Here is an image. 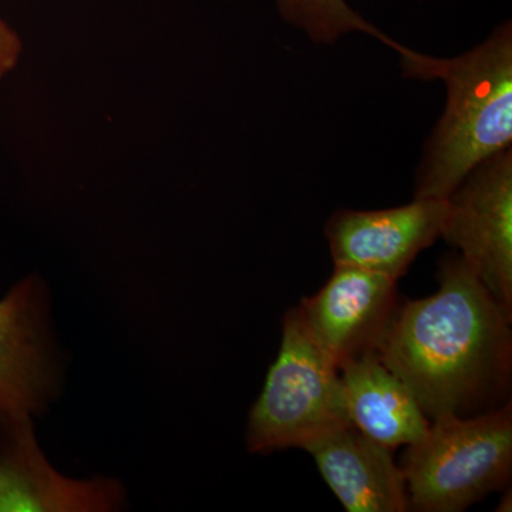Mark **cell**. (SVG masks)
<instances>
[{
    "instance_id": "8",
    "label": "cell",
    "mask_w": 512,
    "mask_h": 512,
    "mask_svg": "<svg viewBox=\"0 0 512 512\" xmlns=\"http://www.w3.org/2000/svg\"><path fill=\"white\" fill-rule=\"evenodd\" d=\"M57 384L59 369L46 325V292L32 276L0 299V421L45 412Z\"/></svg>"
},
{
    "instance_id": "9",
    "label": "cell",
    "mask_w": 512,
    "mask_h": 512,
    "mask_svg": "<svg viewBox=\"0 0 512 512\" xmlns=\"http://www.w3.org/2000/svg\"><path fill=\"white\" fill-rule=\"evenodd\" d=\"M124 491L114 480H70L43 456L32 417L0 421V512L113 511Z\"/></svg>"
},
{
    "instance_id": "7",
    "label": "cell",
    "mask_w": 512,
    "mask_h": 512,
    "mask_svg": "<svg viewBox=\"0 0 512 512\" xmlns=\"http://www.w3.org/2000/svg\"><path fill=\"white\" fill-rule=\"evenodd\" d=\"M447 200L414 198L387 210H340L325 225L333 264L399 281L421 251L443 235Z\"/></svg>"
},
{
    "instance_id": "3",
    "label": "cell",
    "mask_w": 512,
    "mask_h": 512,
    "mask_svg": "<svg viewBox=\"0 0 512 512\" xmlns=\"http://www.w3.org/2000/svg\"><path fill=\"white\" fill-rule=\"evenodd\" d=\"M402 473L410 510L461 512L503 490L512 471V406L480 416L446 414L407 446Z\"/></svg>"
},
{
    "instance_id": "6",
    "label": "cell",
    "mask_w": 512,
    "mask_h": 512,
    "mask_svg": "<svg viewBox=\"0 0 512 512\" xmlns=\"http://www.w3.org/2000/svg\"><path fill=\"white\" fill-rule=\"evenodd\" d=\"M397 306L393 279L335 265L329 281L296 309L312 338L340 369L359 357L377 355Z\"/></svg>"
},
{
    "instance_id": "2",
    "label": "cell",
    "mask_w": 512,
    "mask_h": 512,
    "mask_svg": "<svg viewBox=\"0 0 512 512\" xmlns=\"http://www.w3.org/2000/svg\"><path fill=\"white\" fill-rule=\"evenodd\" d=\"M404 76L446 83L447 104L427 143L414 198L447 200L473 168L512 143V28L453 59L400 47Z\"/></svg>"
},
{
    "instance_id": "5",
    "label": "cell",
    "mask_w": 512,
    "mask_h": 512,
    "mask_svg": "<svg viewBox=\"0 0 512 512\" xmlns=\"http://www.w3.org/2000/svg\"><path fill=\"white\" fill-rule=\"evenodd\" d=\"M443 235L512 316V151L494 154L451 192Z\"/></svg>"
},
{
    "instance_id": "1",
    "label": "cell",
    "mask_w": 512,
    "mask_h": 512,
    "mask_svg": "<svg viewBox=\"0 0 512 512\" xmlns=\"http://www.w3.org/2000/svg\"><path fill=\"white\" fill-rule=\"evenodd\" d=\"M439 291L397 306L377 356L427 419L466 416L511 382L512 316L460 255L440 265Z\"/></svg>"
},
{
    "instance_id": "10",
    "label": "cell",
    "mask_w": 512,
    "mask_h": 512,
    "mask_svg": "<svg viewBox=\"0 0 512 512\" xmlns=\"http://www.w3.org/2000/svg\"><path fill=\"white\" fill-rule=\"evenodd\" d=\"M305 451L346 511H410L406 481L392 450L353 424L330 431Z\"/></svg>"
},
{
    "instance_id": "13",
    "label": "cell",
    "mask_w": 512,
    "mask_h": 512,
    "mask_svg": "<svg viewBox=\"0 0 512 512\" xmlns=\"http://www.w3.org/2000/svg\"><path fill=\"white\" fill-rule=\"evenodd\" d=\"M22 53L23 43L18 32L0 16V80L18 67Z\"/></svg>"
},
{
    "instance_id": "4",
    "label": "cell",
    "mask_w": 512,
    "mask_h": 512,
    "mask_svg": "<svg viewBox=\"0 0 512 512\" xmlns=\"http://www.w3.org/2000/svg\"><path fill=\"white\" fill-rule=\"evenodd\" d=\"M350 423L339 367L303 325L298 309L286 312L282 343L248 417L251 453L311 446Z\"/></svg>"
},
{
    "instance_id": "14",
    "label": "cell",
    "mask_w": 512,
    "mask_h": 512,
    "mask_svg": "<svg viewBox=\"0 0 512 512\" xmlns=\"http://www.w3.org/2000/svg\"><path fill=\"white\" fill-rule=\"evenodd\" d=\"M512 495L511 490H508V493H505L503 497H501L500 503H498V507L495 508L497 512H511L512 510Z\"/></svg>"
},
{
    "instance_id": "12",
    "label": "cell",
    "mask_w": 512,
    "mask_h": 512,
    "mask_svg": "<svg viewBox=\"0 0 512 512\" xmlns=\"http://www.w3.org/2000/svg\"><path fill=\"white\" fill-rule=\"evenodd\" d=\"M278 5L282 16L315 42L333 43L346 33L363 32L399 50L400 43L350 9L346 0H278Z\"/></svg>"
},
{
    "instance_id": "11",
    "label": "cell",
    "mask_w": 512,
    "mask_h": 512,
    "mask_svg": "<svg viewBox=\"0 0 512 512\" xmlns=\"http://www.w3.org/2000/svg\"><path fill=\"white\" fill-rule=\"evenodd\" d=\"M339 372L350 423L365 436L393 451L426 434L430 420L376 353L346 363Z\"/></svg>"
}]
</instances>
